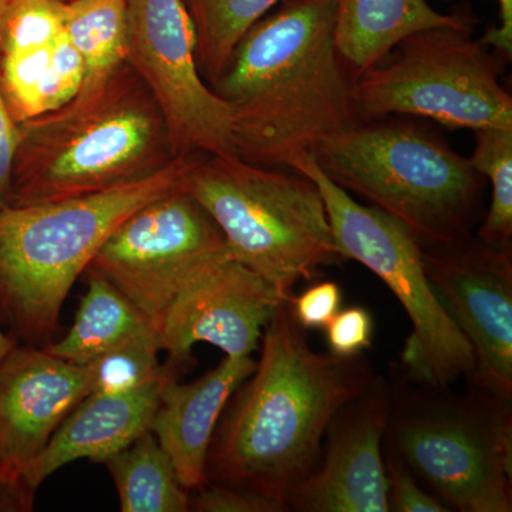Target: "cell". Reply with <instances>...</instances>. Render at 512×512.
I'll return each instance as SVG.
<instances>
[{
	"instance_id": "obj_30",
	"label": "cell",
	"mask_w": 512,
	"mask_h": 512,
	"mask_svg": "<svg viewBox=\"0 0 512 512\" xmlns=\"http://www.w3.org/2000/svg\"><path fill=\"white\" fill-rule=\"evenodd\" d=\"M291 303L293 315L303 329H325L340 311L342 291L336 282H318L298 298L292 296Z\"/></svg>"
},
{
	"instance_id": "obj_13",
	"label": "cell",
	"mask_w": 512,
	"mask_h": 512,
	"mask_svg": "<svg viewBox=\"0 0 512 512\" xmlns=\"http://www.w3.org/2000/svg\"><path fill=\"white\" fill-rule=\"evenodd\" d=\"M427 278L474 352L467 382L512 400V248L476 234L420 245Z\"/></svg>"
},
{
	"instance_id": "obj_31",
	"label": "cell",
	"mask_w": 512,
	"mask_h": 512,
	"mask_svg": "<svg viewBox=\"0 0 512 512\" xmlns=\"http://www.w3.org/2000/svg\"><path fill=\"white\" fill-rule=\"evenodd\" d=\"M19 136V123L10 114L0 90V208L12 204L13 165Z\"/></svg>"
},
{
	"instance_id": "obj_14",
	"label": "cell",
	"mask_w": 512,
	"mask_h": 512,
	"mask_svg": "<svg viewBox=\"0 0 512 512\" xmlns=\"http://www.w3.org/2000/svg\"><path fill=\"white\" fill-rule=\"evenodd\" d=\"M87 394L84 366L39 346L10 350L0 365V481L5 500L29 510L22 490L25 471Z\"/></svg>"
},
{
	"instance_id": "obj_9",
	"label": "cell",
	"mask_w": 512,
	"mask_h": 512,
	"mask_svg": "<svg viewBox=\"0 0 512 512\" xmlns=\"http://www.w3.org/2000/svg\"><path fill=\"white\" fill-rule=\"evenodd\" d=\"M292 170L319 188L343 259H353L379 276L409 315L412 333L400 356L404 375L437 386L473 375V348L427 278L412 232L387 212L357 202L326 177L311 153L296 160Z\"/></svg>"
},
{
	"instance_id": "obj_1",
	"label": "cell",
	"mask_w": 512,
	"mask_h": 512,
	"mask_svg": "<svg viewBox=\"0 0 512 512\" xmlns=\"http://www.w3.org/2000/svg\"><path fill=\"white\" fill-rule=\"evenodd\" d=\"M306 332L291 299L266 323L254 373L232 394L212 436L208 484L288 508L289 495L318 467L330 420L369 389L376 373L365 353L315 352Z\"/></svg>"
},
{
	"instance_id": "obj_26",
	"label": "cell",
	"mask_w": 512,
	"mask_h": 512,
	"mask_svg": "<svg viewBox=\"0 0 512 512\" xmlns=\"http://www.w3.org/2000/svg\"><path fill=\"white\" fill-rule=\"evenodd\" d=\"M64 0H8L0 18V56L55 45L64 35Z\"/></svg>"
},
{
	"instance_id": "obj_6",
	"label": "cell",
	"mask_w": 512,
	"mask_h": 512,
	"mask_svg": "<svg viewBox=\"0 0 512 512\" xmlns=\"http://www.w3.org/2000/svg\"><path fill=\"white\" fill-rule=\"evenodd\" d=\"M390 384L383 448L450 511L511 512V400L473 383L453 392L402 369Z\"/></svg>"
},
{
	"instance_id": "obj_22",
	"label": "cell",
	"mask_w": 512,
	"mask_h": 512,
	"mask_svg": "<svg viewBox=\"0 0 512 512\" xmlns=\"http://www.w3.org/2000/svg\"><path fill=\"white\" fill-rule=\"evenodd\" d=\"M282 0H183L195 37L198 72L208 86L228 69L238 43Z\"/></svg>"
},
{
	"instance_id": "obj_18",
	"label": "cell",
	"mask_w": 512,
	"mask_h": 512,
	"mask_svg": "<svg viewBox=\"0 0 512 512\" xmlns=\"http://www.w3.org/2000/svg\"><path fill=\"white\" fill-rule=\"evenodd\" d=\"M471 19L470 10L446 15L427 0H335V43L355 82L404 37Z\"/></svg>"
},
{
	"instance_id": "obj_35",
	"label": "cell",
	"mask_w": 512,
	"mask_h": 512,
	"mask_svg": "<svg viewBox=\"0 0 512 512\" xmlns=\"http://www.w3.org/2000/svg\"><path fill=\"white\" fill-rule=\"evenodd\" d=\"M0 500H5V488H3L2 481H0Z\"/></svg>"
},
{
	"instance_id": "obj_11",
	"label": "cell",
	"mask_w": 512,
	"mask_h": 512,
	"mask_svg": "<svg viewBox=\"0 0 512 512\" xmlns=\"http://www.w3.org/2000/svg\"><path fill=\"white\" fill-rule=\"evenodd\" d=\"M222 245L217 222L181 184L128 215L86 271L110 282L157 328L195 262Z\"/></svg>"
},
{
	"instance_id": "obj_7",
	"label": "cell",
	"mask_w": 512,
	"mask_h": 512,
	"mask_svg": "<svg viewBox=\"0 0 512 512\" xmlns=\"http://www.w3.org/2000/svg\"><path fill=\"white\" fill-rule=\"evenodd\" d=\"M183 188L217 222L232 258L286 298L322 266L345 261L311 178L235 156H191Z\"/></svg>"
},
{
	"instance_id": "obj_12",
	"label": "cell",
	"mask_w": 512,
	"mask_h": 512,
	"mask_svg": "<svg viewBox=\"0 0 512 512\" xmlns=\"http://www.w3.org/2000/svg\"><path fill=\"white\" fill-rule=\"evenodd\" d=\"M288 299L222 245L195 262L164 309L156 328L158 348L180 373L200 342L228 357L251 356L261 345L266 323Z\"/></svg>"
},
{
	"instance_id": "obj_23",
	"label": "cell",
	"mask_w": 512,
	"mask_h": 512,
	"mask_svg": "<svg viewBox=\"0 0 512 512\" xmlns=\"http://www.w3.org/2000/svg\"><path fill=\"white\" fill-rule=\"evenodd\" d=\"M64 33L82 56V87L103 82L126 63L124 0H70L64 3Z\"/></svg>"
},
{
	"instance_id": "obj_24",
	"label": "cell",
	"mask_w": 512,
	"mask_h": 512,
	"mask_svg": "<svg viewBox=\"0 0 512 512\" xmlns=\"http://www.w3.org/2000/svg\"><path fill=\"white\" fill-rule=\"evenodd\" d=\"M471 165L491 184V202L476 235L485 244L512 248V128L474 130Z\"/></svg>"
},
{
	"instance_id": "obj_19",
	"label": "cell",
	"mask_w": 512,
	"mask_h": 512,
	"mask_svg": "<svg viewBox=\"0 0 512 512\" xmlns=\"http://www.w3.org/2000/svg\"><path fill=\"white\" fill-rule=\"evenodd\" d=\"M84 80L82 56L63 35L55 45L0 56V90L16 123L69 103Z\"/></svg>"
},
{
	"instance_id": "obj_21",
	"label": "cell",
	"mask_w": 512,
	"mask_h": 512,
	"mask_svg": "<svg viewBox=\"0 0 512 512\" xmlns=\"http://www.w3.org/2000/svg\"><path fill=\"white\" fill-rule=\"evenodd\" d=\"M104 464L119 493L121 511H190V495L151 430Z\"/></svg>"
},
{
	"instance_id": "obj_2",
	"label": "cell",
	"mask_w": 512,
	"mask_h": 512,
	"mask_svg": "<svg viewBox=\"0 0 512 512\" xmlns=\"http://www.w3.org/2000/svg\"><path fill=\"white\" fill-rule=\"evenodd\" d=\"M210 87L231 107L237 156L292 170L357 121L353 79L335 43V0H282L245 33Z\"/></svg>"
},
{
	"instance_id": "obj_4",
	"label": "cell",
	"mask_w": 512,
	"mask_h": 512,
	"mask_svg": "<svg viewBox=\"0 0 512 512\" xmlns=\"http://www.w3.org/2000/svg\"><path fill=\"white\" fill-rule=\"evenodd\" d=\"M311 154L329 180L402 222L419 245L466 238L483 221L487 178L417 117L356 121Z\"/></svg>"
},
{
	"instance_id": "obj_20",
	"label": "cell",
	"mask_w": 512,
	"mask_h": 512,
	"mask_svg": "<svg viewBox=\"0 0 512 512\" xmlns=\"http://www.w3.org/2000/svg\"><path fill=\"white\" fill-rule=\"evenodd\" d=\"M84 274L87 292L72 328L59 342L47 343V352L73 365L86 366L128 340L156 333L153 323L110 282L94 272Z\"/></svg>"
},
{
	"instance_id": "obj_27",
	"label": "cell",
	"mask_w": 512,
	"mask_h": 512,
	"mask_svg": "<svg viewBox=\"0 0 512 512\" xmlns=\"http://www.w3.org/2000/svg\"><path fill=\"white\" fill-rule=\"evenodd\" d=\"M387 477V500L393 512H448L436 495L429 493L413 476L402 458L384 448Z\"/></svg>"
},
{
	"instance_id": "obj_33",
	"label": "cell",
	"mask_w": 512,
	"mask_h": 512,
	"mask_svg": "<svg viewBox=\"0 0 512 512\" xmlns=\"http://www.w3.org/2000/svg\"><path fill=\"white\" fill-rule=\"evenodd\" d=\"M16 345H18V343H16L15 338H9L8 335H5V333L0 330V365H2L5 357L9 355L10 350L15 348Z\"/></svg>"
},
{
	"instance_id": "obj_17",
	"label": "cell",
	"mask_w": 512,
	"mask_h": 512,
	"mask_svg": "<svg viewBox=\"0 0 512 512\" xmlns=\"http://www.w3.org/2000/svg\"><path fill=\"white\" fill-rule=\"evenodd\" d=\"M251 356L228 357L194 382H165L158 400L151 433L173 463L185 490H201L208 484L207 456L212 436L228 400L254 373Z\"/></svg>"
},
{
	"instance_id": "obj_5",
	"label": "cell",
	"mask_w": 512,
	"mask_h": 512,
	"mask_svg": "<svg viewBox=\"0 0 512 512\" xmlns=\"http://www.w3.org/2000/svg\"><path fill=\"white\" fill-rule=\"evenodd\" d=\"M190 157L110 190L0 208V315L15 339L47 345L80 275L128 215L183 184Z\"/></svg>"
},
{
	"instance_id": "obj_25",
	"label": "cell",
	"mask_w": 512,
	"mask_h": 512,
	"mask_svg": "<svg viewBox=\"0 0 512 512\" xmlns=\"http://www.w3.org/2000/svg\"><path fill=\"white\" fill-rule=\"evenodd\" d=\"M158 352L157 333H147L97 357L84 366L89 394H123L157 382L168 373Z\"/></svg>"
},
{
	"instance_id": "obj_15",
	"label": "cell",
	"mask_w": 512,
	"mask_h": 512,
	"mask_svg": "<svg viewBox=\"0 0 512 512\" xmlns=\"http://www.w3.org/2000/svg\"><path fill=\"white\" fill-rule=\"evenodd\" d=\"M392 406V384L376 375L330 420L318 467L288 498V511L387 512L383 439Z\"/></svg>"
},
{
	"instance_id": "obj_3",
	"label": "cell",
	"mask_w": 512,
	"mask_h": 512,
	"mask_svg": "<svg viewBox=\"0 0 512 512\" xmlns=\"http://www.w3.org/2000/svg\"><path fill=\"white\" fill-rule=\"evenodd\" d=\"M19 133L15 207L134 183L177 158L163 114L127 63L60 109L19 123Z\"/></svg>"
},
{
	"instance_id": "obj_29",
	"label": "cell",
	"mask_w": 512,
	"mask_h": 512,
	"mask_svg": "<svg viewBox=\"0 0 512 512\" xmlns=\"http://www.w3.org/2000/svg\"><path fill=\"white\" fill-rule=\"evenodd\" d=\"M190 497V511L195 512H285L288 508L262 495L227 487L207 484Z\"/></svg>"
},
{
	"instance_id": "obj_10",
	"label": "cell",
	"mask_w": 512,
	"mask_h": 512,
	"mask_svg": "<svg viewBox=\"0 0 512 512\" xmlns=\"http://www.w3.org/2000/svg\"><path fill=\"white\" fill-rule=\"evenodd\" d=\"M126 63L163 114L174 157L235 156L232 111L198 72L183 0H124Z\"/></svg>"
},
{
	"instance_id": "obj_32",
	"label": "cell",
	"mask_w": 512,
	"mask_h": 512,
	"mask_svg": "<svg viewBox=\"0 0 512 512\" xmlns=\"http://www.w3.org/2000/svg\"><path fill=\"white\" fill-rule=\"evenodd\" d=\"M500 12V26L488 29L481 42L503 53L507 59L512 57V0H497Z\"/></svg>"
},
{
	"instance_id": "obj_16",
	"label": "cell",
	"mask_w": 512,
	"mask_h": 512,
	"mask_svg": "<svg viewBox=\"0 0 512 512\" xmlns=\"http://www.w3.org/2000/svg\"><path fill=\"white\" fill-rule=\"evenodd\" d=\"M178 376L168 366L167 375L133 392L84 397L25 471L22 490L28 503L32 505V494L60 468L82 458L104 463L150 431L165 382Z\"/></svg>"
},
{
	"instance_id": "obj_8",
	"label": "cell",
	"mask_w": 512,
	"mask_h": 512,
	"mask_svg": "<svg viewBox=\"0 0 512 512\" xmlns=\"http://www.w3.org/2000/svg\"><path fill=\"white\" fill-rule=\"evenodd\" d=\"M476 23L404 37L353 82L357 121L410 116L453 130L512 128V97L501 84L510 59L474 37Z\"/></svg>"
},
{
	"instance_id": "obj_28",
	"label": "cell",
	"mask_w": 512,
	"mask_h": 512,
	"mask_svg": "<svg viewBox=\"0 0 512 512\" xmlns=\"http://www.w3.org/2000/svg\"><path fill=\"white\" fill-rule=\"evenodd\" d=\"M325 329L332 355L356 356L372 348V313L362 306H350L339 311Z\"/></svg>"
},
{
	"instance_id": "obj_34",
	"label": "cell",
	"mask_w": 512,
	"mask_h": 512,
	"mask_svg": "<svg viewBox=\"0 0 512 512\" xmlns=\"http://www.w3.org/2000/svg\"><path fill=\"white\" fill-rule=\"evenodd\" d=\"M6 3H8V0H0V18H2L3 10L6 8Z\"/></svg>"
}]
</instances>
